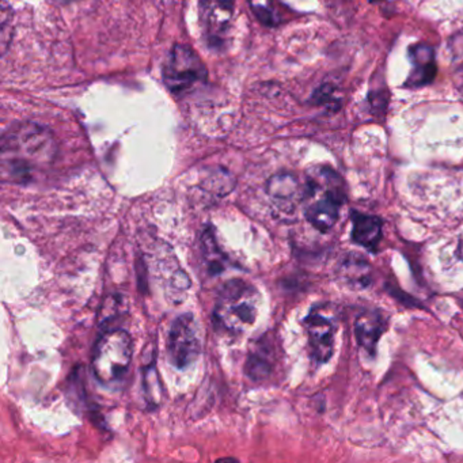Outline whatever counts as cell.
Returning <instances> with one entry per match:
<instances>
[{
	"label": "cell",
	"instance_id": "cell-1",
	"mask_svg": "<svg viewBox=\"0 0 463 463\" xmlns=\"http://www.w3.org/2000/svg\"><path fill=\"white\" fill-rule=\"evenodd\" d=\"M52 132L34 123H18L5 132L2 139V165L5 175L25 181L34 172L50 165L56 156Z\"/></svg>",
	"mask_w": 463,
	"mask_h": 463
},
{
	"label": "cell",
	"instance_id": "cell-2",
	"mask_svg": "<svg viewBox=\"0 0 463 463\" xmlns=\"http://www.w3.org/2000/svg\"><path fill=\"white\" fill-rule=\"evenodd\" d=\"M306 218L319 232L335 226L341 205L345 202L344 181L330 167H316L307 175L305 185Z\"/></svg>",
	"mask_w": 463,
	"mask_h": 463
},
{
	"label": "cell",
	"instance_id": "cell-3",
	"mask_svg": "<svg viewBox=\"0 0 463 463\" xmlns=\"http://www.w3.org/2000/svg\"><path fill=\"white\" fill-rule=\"evenodd\" d=\"M260 294L248 281L234 279L222 287L216 302L215 321L232 335L250 329L259 316Z\"/></svg>",
	"mask_w": 463,
	"mask_h": 463
},
{
	"label": "cell",
	"instance_id": "cell-4",
	"mask_svg": "<svg viewBox=\"0 0 463 463\" xmlns=\"http://www.w3.org/2000/svg\"><path fill=\"white\" fill-rule=\"evenodd\" d=\"M131 362L132 338L126 330H109L97 341L91 367L99 383L110 386L120 382Z\"/></svg>",
	"mask_w": 463,
	"mask_h": 463
},
{
	"label": "cell",
	"instance_id": "cell-5",
	"mask_svg": "<svg viewBox=\"0 0 463 463\" xmlns=\"http://www.w3.org/2000/svg\"><path fill=\"white\" fill-rule=\"evenodd\" d=\"M164 82L175 96L191 93L207 80L208 71L196 52L188 45L172 48L164 64Z\"/></svg>",
	"mask_w": 463,
	"mask_h": 463
},
{
	"label": "cell",
	"instance_id": "cell-6",
	"mask_svg": "<svg viewBox=\"0 0 463 463\" xmlns=\"http://www.w3.org/2000/svg\"><path fill=\"white\" fill-rule=\"evenodd\" d=\"M167 349L170 362L180 370L196 362L202 351V343L196 319L192 314H184L173 322Z\"/></svg>",
	"mask_w": 463,
	"mask_h": 463
},
{
	"label": "cell",
	"instance_id": "cell-7",
	"mask_svg": "<svg viewBox=\"0 0 463 463\" xmlns=\"http://www.w3.org/2000/svg\"><path fill=\"white\" fill-rule=\"evenodd\" d=\"M234 12L235 0H200V24L208 47L215 51L224 47Z\"/></svg>",
	"mask_w": 463,
	"mask_h": 463
},
{
	"label": "cell",
	"instance_id": "cell-8",
	"mask_svg": "<svg viewBox=\"0 0 463 463\" xmlns=\"http://www.w3.org/2000/svg\"><path fill=\"white\" fill-rule=\"evenodd\" d=\"M305 327L311 356L316 362H327L335 348V321L332 310H327L325 306L313 308L306 317Z\"/></svg>",
	"mask_w": 463,
	"mask_h": 463
},
{
	"label": "cell",
	"instance_id": "cell-9",
	"mask_svg": "<svg viewBox=\"0 0 463 463\" xmlns=\"http://www.w3.org/2000/svg\"><path fill=\"white\" fill-rule=\"evenodd\" d=\"M409 58L413 64V70L406 85L417 88L430 83L436 74L435 53L432 48L424 44L414 45L409 50Z\"/></svg>",
	"mask_w": 463,
	"mask_h": 463
},
{
	"label": "cell",
	"instance_id": "cell-10",
	"mask_svg": "<svg viewBox=\"0 0 463 463\" xmlns=\"http://www.w3.org/2000/svg\"><path fill=\"white\" fill-rule=\"evenodd\" d=\"M386 330V321L379 311H364L354 324L357 343L368 354H375L376 344Z\"/></svg>",
	"mask_w": 463,
	"mask_h": 463
},
{
	"label": "cell",
	"instance_id": "cell-11",
	"mask_svg": "<svg viewBox=\"0 0 463 463\" xmlns=\"http://www.w3.org/2000/svg\"><path fill=\"white\" fill-rule=\"evenodd\" d=\"M352 238L354 242L373 250L382 238V222L376 216L359 213H352Z\"/></svg>",
	"mask_w": 463,
	"mask_h": 463
},
{
	"label": "cell",
	"instance_id": "cell-12",
	"mask_svg": "<svg viewBox=\"0 0 463 463\" xmlns=\"http://www.w3.org/2000/svg\"><path fill=\"white\" fill-rule=\"evenodd\" d=\"M268 194L276 202L292 204L298 200L305 199V186L300 185L295 175L284 173L270 178L268 183Z\"/></svg>",
	"mask_w": 463,
	"mask_h": 463
},
{
	"label": "cell",
	"instance_id": "cell-13",
	"mask_svg": "<svg viewBox=\"0 0 463 463\" xmlns=\"http://www.w3.org/2000/svg\"><path fill=\"white\" fill-rule=\"evenodd\" d=\"M341 276L351 286L367 287L371 281L370 265L357 257L348 259L341 267Z\"/></svg>",
	"mask_w": 463,
	"mask_h": 463
},
{
	"label": "cell",
	"instance_id": "cell-14",
	"mask_svg": "<svg viewBox=\"0 0 463 463\" xmlns=\"http://www.w3.org/2000/svg\"><path fill=\"white\" fill-rule=\"evenodd\" d=\"M276 2L278 0H249V6L260 23L267 26H276L281 21Z\"/></svg>",
	"mask_w": 463,
	"mask_h": 463
},
{
	"label": "cell",
	"instance_id": "cell-15",
	"mask_svg": "<svg viewBox=\"0 0 463 463\" xmlns=\"http://www.w3.org/2000/svg\"><path fill=\"white\" fill-rule=\"evenodd\" d=\"M203 251H204L205 260H207L208 267L213 273H221L223 270V256L216 245L215 237L213 232L207 230L203 235Z\"/></svg>",
	"mask_w": 463,
	"mask_h": 463
},
{
	"label": "cell",
	"instance_id": "cell-16",
	"mask_svg": "<svg viewBox=\"0 0 463 463\" xmlns=\"http://www.w3.org/2000/svg\"><path fill=\"white\" fill-rule=\"evenodd\" d=\"M145 392L146 397L151 403L158 402L161 387H159L158 373L154 364L148 365L145 370Z\"/></svg>",
	"mask_w": 463,
	"mask_h": 463
},
{
	"label": "cell",
	"instance_id": "cell-17",
	"mask_svg": "<svg viewBox=\"0 0 463 463\" xmlns=\"http://www.w3.org/2000/svg\"><path fill=\"white\" fill-rule=\"evenodd\" d=\"M460 249H462V250H463V237H462V240H460Z\"/></svg>",
	"mask_w": 463,
	"mask_h": 463
}]
</instances>
